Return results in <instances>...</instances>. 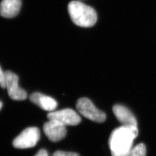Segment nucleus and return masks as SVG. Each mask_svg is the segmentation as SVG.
<instances>
[{
  "label": "nucleus",
  "instance_id": "f257e3e1",
  "mask_svg": "<svg viewBox=\"0 0 156 156\" xmlns=\"http://www.w3.org/2000/svg\"><path fill=\"white\" fill-rule=\"evenodd\" d=\"M138 135V129L136 127L122 126L115 129L109 140L112 156H128Z\"/></svg>",
  "mask_w": 156,
  "mask_h": 156
},
{
  "label": "nucleus",
  "instance_id": "f03ea898",
  "mask_svg": "<svg viewBox=\"0 0 156 156\" xmlns=\"http://www.w3.org/2000/svg\"><path fill=\"white\" fill-rule=\"evenodd\" d=\"M68 10L73 22L78 26L90 27L97 22V16L94 9L80 1H71Z\"/></svg>",
  "mask_w": 156,
  "mask_h": 156
},
{
  "label": "nucleus",
  "instance_id": "7ed1b4c3",
  "mask_svg": "<svg viewBox=\"0 0 156 156\" xmlns=\"http://www.w3.org/2000/svg\"><path fill=\"white\" fill-rule=\"evenodd\" d=\"M78 112L83 116L97 123H103L106 120L104 112L98 109L93 102L87 98H81L78 100L76 104Z\"/></svg>",
  "mask_w": 156,
  "mask_h": 156
},
{
  "label": "nucleus",
  "instance_id": "20e7f679",
  "mask_svg": "<svg viewBox=\"0 0 156 156\" xmlns=\"http://www.w3.org/2000/svg\"><path fill=\"white\" fill-rule=\"evenodd\" d=\"M40 138V131L37 127L24 129L13 141V145L17 149H27L37 145Z\"/></svg>",
  "mask_w": 156,
  "mask_h": 156
},
{
  "label": "nucleus",
  "instance_id": "39448f33",
  "mask_svg": "<svg viewBox=\"0 0 156 156\" xmlns=\"http://www.w3.org/2000/svg\"><path fill=\"white\" fill-rule=\"evenodd\" d=\"M5 88L8 90L9 97L15 101H23L27 97V94L25 90L19 86V77L16 73L10 71L5 72Z\"/></svg>",
  "mask_w": 156,
  "mask_h": 156
},
{
  "label": "nucleus",
  "instance_id": "423d86ee",
  "mask_svg": "<svg viewBox=\"0 0 156 156\" xmlns=\"http://www.w3.org/2000/svg\"><path fill=\"white\" fill-rule=\"evenodd\" d=\"M47 117L49 120H55L64 126H76L80 123L81 118L78 113L71 109H64L50 112Z\"/></svg>",
  "mask_w": 156,
  "mask_h": 156
},
{
  "label": "nucleus",
  "instance_id": "0eeeda50",
  "mask_svg": "<svg viewBox=\"0 0 156 156\" xmlns=\"http://www.w3.org/2000/svg\"><path fill=\"white\" fill-rule=\"evenodd\" d=\"M43 129L46 136L51 142H58L66 135V126L55 120H49L45 123Z\"/></svg>",
  "mask_w": 156,
  "mask_h": 156
},
{
  "label": "nucleus",
  "instance_id": "6e6552de",
  "mask_svg": "<svg viewBox=\"0 0 156 156\" xmlns=\"http://www.w3.org/2000/svg\"><path fill=\"white\" fill-rule=\"evenodd\" d=\"M113 112L117 120L124 126L137 127V121L133 113L127 108L122 105H115Z\"/></svg>",
  "mask_w": 156,
  "mask_h": 156
},
{
  "label": "nucleus",
  "instance_id": "1a4fd4ad",
  "mask_svg": "<svg viewBox=\"0 0 156 156\" xmlns=\"http://www.w3.org/2000/svg\"><path fill=\"white\" fill-rule=\"evenodd\" d=\"M29 98L33 103L46 111H54L57 106V102L54 98L40 93H34Z\"/></svg>",
  "mask_w": 156,
  "mask_h": 156
},
{
  "label": "nucleus",
  "instance_id": "9d476101",
  "mask_svg": "<svg viewBox=\"0 0 156 156\" xmlns=\"http://www.w3.org/2000/svg\"><path fill=\"white\" fill-rule=\"evenodd\" d=\"M21 5V0H2L0 3V15L6 18L16 16Z\"/></svg>",
  "mask_w": 156,
  "mask_h": 156
},
{
  "label": "nucleus",
  "instance_id": "9b49d317",
  "mask_svg": "<svg viewBox=\"0 0 156 156\" xmlns=\"http://www.w3.org/2000/svg\"><path fill=\"white\" fill-rule=\"evenodd\" d=\"M146 146L144 144H140L132 148L128 156H146Z\"/></svg>",
  "mask_w": 156,
  "mask_h": 156
},
{
  "label": "nucleus",
  "instance_id": "f8f14e48",
  "mask_svg": "<svg viewBox=\"0 0 156 156\" xmlns=\"http://www.w3.org/2000/svg\"><path fill=\"white\" fill-rule=\"evenodd\" d=\"M52 156H79V155L77 153L73 152L57 151L54 153Z\"/></svg>",
  "mask_w": 156,
  "mask_h": 156
},
{
  "label": "nucleus",
  "instance_id": "ddd939ff",
  "mask_svg": "<svg viewBox=\"0 0 156 156\" xmlns=\"http://www.w3.org/2000/svg\"><path fill=\"white\" fill-rule=\"evenodd\" d=\"M0 86L4 89L5 88V73L3 72L1 68L0 67Z\"/></svg>",
  "mask_w": 156,
  "mask_h": 156
},
{
  "label": "nucleus",
  "instance_id": "4468645a",
  "mask_svg": "<svg viewBox=\"0 0 156 156\" xmlns=\"http://www.w3.org/2000/svg\"><path fill=\"white\" fill-rule=\"evenodd\" d=\"M35 156H49L48 151L45 149H41L37 152Z\"/></svg>",
  "mask_w": 156,
  "mask_h": 156
},
{
  "label": "nucleus",
  "instance_id": "2eb2a0df",
  "mask_svg": "<svg viewBox=\"0 0 156 156\" xmlns=\"http://www.w3.org/2000/svg\"><path fill=\"white\" fill-rule=\"evenodd\" d=\"M2 106V102H1V101H0V109H1Z\"/></svg>",
  "mask_w": 156,
  "mask_h": 156
}]
</instances>
